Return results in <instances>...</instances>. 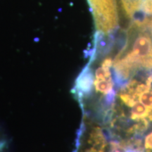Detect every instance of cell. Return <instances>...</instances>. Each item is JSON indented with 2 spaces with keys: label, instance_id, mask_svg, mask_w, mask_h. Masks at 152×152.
I'll use <instances>...</instances> for the list:
<instances>
[{
  "label": "cell",
  "instance_id": "cell-5",
  "mask_svg": "<svg viewBox=\"0 0 152 152\" xmlns=\"http://www.w3.org/2000/svg\"><path fill=\"white\" fill-rule=\"evenodd\" d=\"M144 150L146 152H152V131L144 139Z\"/></svg>",
  "mask_w": 152,
  "mask_h": 152
},
{
  "label": "cell",
  "instance_id": "cell-6",
  "mask_svg": "<svg viewBox=\"0 0 152 152\" xmlns=\"http://www.w3.org/2000/svg\"><path fill=\"white\" fill-rule=\"evenodd\" d=\"M106 148H102L95 147V146H92V147L86 149L84 152H106Z\"/></svg>",
  "mask_w": 152,
  "mask_h": 152
},
{
  "label": "cell",
  "instance_id": "cell-2",
  "mask_svg": "<svg viewBox=\"0 0 152 152\" xmlns=\"http://www.w3.org/2000/svg\"><path fill=\"white\" fill-rule=\"evenodd\" d=\"M113 66L111 57H106L102 61L99 67L95 71L94 76V85L95 91L109 97V103L113 100L114 93L113 92V82L111 77V68Z\"/></svg>",
  "mask_w": 152,
  "mask_h": 152
},
{
  "label": "cell",
  "instance_id": "cell-4",
  "mask_svg": "<svg viewBox=\"0 0 152 152\" xmlns=\"http://www.w3.org/2000/svg\"><path fill=\"white\" fill-rule=\"evenodd\" d=\"M109 152H126V147L124 141L111 142Z\"/></svg>",
  "mask_w": 152,
  "mask_h": 152
},
{
  "label": "cell",
  "instance_id": "cell-3",
  "mask_svg": "<svg viewBox=\"0 0 152 152\" xmlns=\"http://www.w3.org/2000/svg\"><path fill=\"white\" fill-rule=\"evenodd\" d=\"M94 75H92L90 68L87 66L83 70L76 81V90L80 96L87 95L92 90Z\"/></svg>",
  "mask_w": 152,
  "mask_h": 152
},
{
  "label": "cell",
  "instance_id": "cell-1",
  "mask_svg": "<svg viewBox=\"0 0 152 152\" xmlns=\"http://www.w3.org/2000/svg\"><path fill=\"white\" fill-rule=\"evenodd\" d=\"M92 10L96 35H111L117 30L119 14L117 0H87Z\"/></svg>",
  "mask_w": 152,
  "mask_h": 152
}]
</instances>
